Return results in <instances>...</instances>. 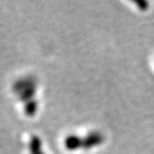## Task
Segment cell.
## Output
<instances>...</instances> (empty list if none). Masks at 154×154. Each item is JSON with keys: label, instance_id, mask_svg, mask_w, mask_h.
I'll return each mask as SVG.
<instances>
[{"label": "cell", "instance_id": "5b68a950", "mask_svg": "<svg viewBox=\"0 0 154 154\" xmlns=\"http://www.w3.org/2000/svg\"><path fill=\"white\" fill-rule=\"evenodd\" d=\"M38 109V104L37 101L35 99H31L29 101L25 102V105H24V113L28 116V117H32L36 114Z\"/></svg>", "mask_w": 154, "mask_h": 154}, {"label": "cell", "instance_id": "3957f363", "mask_svg": "<svg viewBox=\"0 0 154 154\" xmlns=\"http://www.w3.org/2000/svg\"><path fill=\"white\" fill-rule=\"evenodd\" d=\"M64 146L69 151L82 148V137H79L77 135H69L64 140Z\"/></svg>", "mask_w": 154, "mask_h": 154}, {"label": "cell", "instance_id": "7a4b0ae2", "mask_svg": "<svg viewBox=\"0 0 154 154\" xmlns=\"http://www.w3.org/2000/svg\"><path fill=\"white\" fill-rule=\"evenodd\" d=\"M37 86V80L32 76L23 77V78L18 79L13 84V91L16 94H19L26 89L31 87H36Z\"/></svg>", "mask_w": 154, "mask_h": 154}, {"label": "cell", "instance_id": "8992f818", "mask_svg": "<svg viewBox=\"0 0 154 154\" xmlns=\"http://www.w3.org/2000/svg\"><path fill=\"white\" fill-rule=\"evenodd\" d=\"M35 93H36V87H31L29 89H26V90H24L23 92H21V93L17 94V95H18L19 100L23 101V102L25 103V102H27V101L34 99Z\"/></svg>", "mask_w": 154, "mask_h": 154}, {"label": "cell", "instance_id": "6da1fadb", "mask_svg": "<svg viewBox=\"0 0 154 154\" xmlns=\"http://www.w3.org/2000/svg\"><path fill=\"white\" fill-rule=\"evenodd\" d=\"M104 135L99 131H93L82 138V148L83 149H91L95 146H99L103 143Z\"/></svg>", "mask_w": 154, "mask_h": 154}, {"label": "cell", "instance_id": "52a82bcc", "mask_svg": "<svg viewBox=\"0 0 154 154\" xmlns=\"http://www.w3.org/2000/svg\"><path fill=\"white\" fill-rule=\"evenodd\" d=\"M135 3H136V5L141 9V10H146L147 6H148V3L145 2V1H137Z\"/></svg>", "mask_w": 154, "mask_h": 154}, {"label": "cell", "instance_id": "277c9868", "mask_svg": "<svg viewBox=\"0 0 154 154\" xmlns=\"http://www.w3.org/2000/svg\"><path fill=\"white\" fill-rule=\"evenodd\" d=\"M29 150L31 154H44L42 149V141L36 135H33L31 139H30Z\"/></svg>", "mask_w": 154, "mask_h": 154}]
</instances>
